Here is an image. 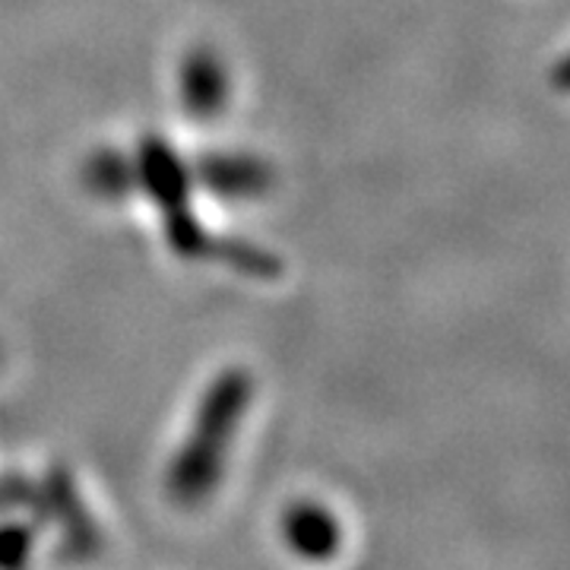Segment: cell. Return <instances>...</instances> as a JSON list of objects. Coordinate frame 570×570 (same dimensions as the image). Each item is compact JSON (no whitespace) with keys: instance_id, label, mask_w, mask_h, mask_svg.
<instances>
[{"instance_id":"4","label":"cell","mask_w":570,"mask_h":570,"mask_svg":"<svg viewBox=\"0 0 570 570\" xmlns=\"http://www.w3.org/2000/svg\"><path fill=\"white\" fill-rule=\"evenodd\" d=\"M204 181L228 194V197H250L257 190H264L266 171L264 165L254 159H242V156H216L204 163Z\"/></svg>"},{"instance_id":"5","label":"cell","mask_w":570,"mask_h":570,"mask_svg":"<svg viewBox=\"0 0 570 570\" xmlns=\"http://www.w3.org/2000/svg\"><path fill=\"white\" fill-rule=\"evenodd\" d=\"M130 168L124 163L121 156H96L89 165V184L99 190V194H124L130 187Z\"/></svg>"},{"instance_id":"2","label":"cell","mask_w":570,"mask_h":570,"mask_svg":"<svg viewBox=\"0 0 570 570\" xmlns=\"http://www.w3.org/2000/svg\"><path fill=\"white\" fill-rule=\"evenodd\" d=\"M283 539L302 561H330L340 551V523L321 504H295L285 510Z\"/></svg>"},{"instance_id":"3","label":"cell","mask_w":570,"mask_h":570,"mask_svg":"<svg viewBox=\"0 0 570 570\" xmlns=\"http://www.w3.org/2000/svg\"><path fill=\"white\" fill-rule=\"evenodd\" d=\"M228 80H225L223 63L213 55H194L187 58L181 70V99L184 108L197 118H209L223 111Z\"/></svg>"},{"instance_id":"6","label":"cell","mask_w":570,"mask_h":570,"mask_svg":"<svg viewBox=\"0 0 570 570\" xmlns=\"http://www.w3.org/2000/svg\"><path fill=\"white\" fill-rule=\"evenodd\" d=\"M32 535L22 527H7L0 530V570H20L29 558Z\"/></svg>"},{"instance_id":"1","label":"cell","mask_w":570,"mask_h":570,"mask_svg":"<svg viewBox=\"0 0 570 570\" xmlns=\"http://www.w3.org/2000/svg\"><path fill=\"white\" fill-rule=\"evenodd\" d=\"M250 400V381L245 374L232 371L223 374L200 403L194 419V431L178 450L175 463L168 469V491L181 504H197L216 489L225 466V453L232 448L235 428L245 415Z\"/></svg>"}]
</instances>
